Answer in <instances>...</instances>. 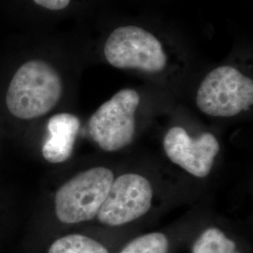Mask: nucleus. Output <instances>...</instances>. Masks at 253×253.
<instances>
[{
  "mask_svg": "<svg viewBox=\"0 0 253 253\" xmlns=\"http://www.w3.org/2000/svg\"><path fill=\"white\" fill-rule=\"evenodd\" d=\"M114 179V172L103 166L73 175L54 194L57 219L65 224H77L97 217Z\"/></svg>",
  "mask_w": 253,
  "mask_h": 253,
  "instance_id": "2",
  "label": "nucleus"
},
{
  "mask_svg": "<svg viewBox=\"0 0 253 253\" xmlns=\"http://www.w3.org/2000/svg\"><path fill=\"white\" fill-rule=\"evenodd\" d=\"M253 103V79L231 66L211 71L196 94L200 111L214 118L235 117L248 111Z\"/></svg>",
  "mask_w": 253,
  "mask_h": 253,
  "instance_id": "3",
  "label": "nucleus"
},
{
  "mask_svg": "<svg viewBox=\"0 0 253 253\" xmlns=\"http://www.w3.org/2000/svg\"><path fill=\"white\" fill-rule=\"evenodd\" d=\"M104 57L117 69L138 70L145 73L163 72L167 56L162 42L142 27H118L109 35L103 48Z\"/></svg>",
  "mask_w": 253,
  "mask_h": 253,
  "instance_id": "5",
  "label": "nucleus"
},
{
  "mask_svg": "<svg viewBox=\"0 0 253 253\" xmlns=\"http://www.w3.org/2000/svg\"><path fill=\"white\" fill-rule=\"evenodd\" d=\"M163 147L172 163L199 178H205L210 173L220 150L219 143L212 133L206 132L198 138H192L185 128L178 126L167 131Z\"/></svg>",
  "mask_w": 253,
  "mask_h": 253,
  "instance_id": "7",
  "label": "nucleus"
},
{
  "mask_svg": "<svg viewBox=\"0 0 253 253\" xmlns=\"http://www.w3.org/2000/svg\"><path fill=\"white\" fill-rule=\"evenodd\" d=\"M75 0H0V20L16 33L36 34L42 20L63 14Z\"/></svg>",
  "mask_w": 253,
  "mask_h": 253,
  "instance_id": "8",
  "label": "nucleus"
},
{
  "mask_svg": "<svg viewBox=\"0 0 253 253\" xmlns=\"http://www.w3.org/2000/svg\"><path fill=\"white\" fill-rule=\"evenodd\" d=\"M152 201L150 181L139 173H124L113 181L97 218L107 226H122L145 216Z\"/></svg>",
  "mask_w": 253,
  "mask_h": 253,
  "instance_id": "6",
  "label": "nucleus"
},
{
  "mask_svg": "<svg viewBox=\"0 0 253 253\" xmlns=\"http://www.w3.org/2000/svg\"><path fill=\"white\" fill-rule=\"evenodd\" d=\"M140 95L134 89L118 91L91 116V139L103 151L116 152L130 145L136 130L135 113Z\"/></svg>",
  "mask_w": 253,
  "mask_h": 253,
  "instance_id": "4",
  "label": "nucleus"
},
{
  "mask_svg": "<svg viewBox=\"0 0 253 253\" xmlns=\"http://www.w3.org/2000/svg\"><path fill=\"white\" fill-rule=\"evenodd\" d=\"M48 253H109L106 247L86 235L73 234L56 239Z\"/></svg>",
  "mask_w": 253,
  "mask_h": 253,
  "instance_id": "10",
  "label": "nucleus"
},
{
  "mask_svg": "<svg viewBox=\"0 0 253 253\" xmlns=\"http://www.w3.org/2000/svg\"><path fill=\"white\" fill-rule=\"evenodd\" d=\"M47 128L49 138L42 148L43 156L50 163H63L73 153L80 120L69 113L57 114L50 118Z\"/></svg>",
  "mask_w": 253,
  "mask_h": 253,
  "instance_id": "9",
  "label": "nucleus"
},
{
  "mask_svg": "<svg viewBox=\"0 0 253 253\" xmlns=\"http://www.w3.org/2000/svg\"><path fill=\"white\" fill-rule=\"evenodd\" d=\"M192 253H238L233 240L217 228H208L193 246Z\"/></svg>",
  "mask_w": 253,
  "mask_h": 253,
  "instance_id": "11",
  "label": "nucleus"
},
{
  "mask_svg": "<svg viewBox=\"0 0 253 253\" xmlns=\"http://www.w3.org/2000/svg\"><path fill=\"white\" fill-rule=\"evenodd\" d=\"M34 34L15 33L0 54V116L27 123L53 112L63 100L61 70Z\"/></svg>",
  "mask_w": 253,
  "mask_h": 253,
  "instance_id": "1",
  "label": "nucleus"
},
{
  "mask_svg": "<svg viewBox=\"0 0 253 253\" xmlns=\"http://www.w3.org/2000/svg\"><path fill=\"white\" fill-rule=\"evenodd\" d=\"M170 244L163 233H149L131 240L119 253H169Z\"/></svg>",
  "mask_w": 253,
  "mask_h": 253,
  "instance_id": "12",
  "label": "nucleus"
}]
</instances>
